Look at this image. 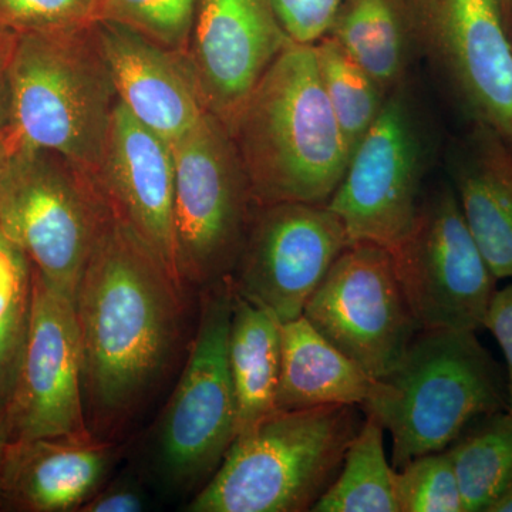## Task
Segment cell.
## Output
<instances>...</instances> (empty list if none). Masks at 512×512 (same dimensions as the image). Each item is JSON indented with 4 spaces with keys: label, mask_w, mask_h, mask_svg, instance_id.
<instances>
[{
    "label": "cell",
    "mask_w": 512,
    "mask_h": 512,
    "mask_svg": "<svg viewBox=\"0 0 512 512\" xmlns=\"http://www.w3.org/2000/svg\"><path fill=\"white\" fill-rule=\"evenodd\" d=\"M184 291L113 212L74 299L84 419L96 439L119 443L170 375Z\"/></svg>",
    "instance_id": "1"
},
{
    "label": "cell",
    "mask_w": 512,
    "mask_h": 512,
    "mask_svg": "<svg viewBox=\"0 0 512 512\" xmlns=\"http://www.w3.org/2000/svg\"><path fill=\"white\" fill-rule=\"evenodd\" d=\"M227 130L256 207L328 204L352 156L320 82L313 45L286 47Z\"/></svg>",
    "instance_id": "2"
},
{
    "label": "cell",
    "mask_w": 512,
    "mask_h": 512,
    "mask_svg": "<svg viewBox=\"0 0 512 512\" xmlns=\"http://www.w3.org/2000/svg\"><path fill=\"white\" fill-rule=\"evenodd\" d=\"M360 406L274 410L239 431L190 512L312 511L362 427Z\"/></svg>",
    "instance_id": "3"
},
{
    "label": "cell",
    "mask_w": 512,
    "mask_h": 512,
    "mask_svg": "<svg viewBox=\"0 0 512 512\" xmlns=\"http://www.w3.org/2000/svg\"><path fill=\"white\" fill-rule=\"evenodd\" d=\"M362 407L392 436V466L447 450L477 420L508 410L507 373L473 330L421 329Z\"/></svg>",
    "instance_id": "4"
},
{
    "label": "cell",
    "mask_w": 512,
    "mask_h": 512,
    "mask_svg": "<svg viewBox=\"0 0 512 512\" xmlns=\"http://www.w3.org/2000/svg\"><path fill=\"white\" fill-rule=\"evenodd\" d=\"M6 72L22 143L55 151L96 178L117 93L94 23L18 36Z\"/></svg>",
    "instance_id": "5"
},
{
    "label": "cell",
    "mask_w": 512,
    "mask_h": 512,
    "mask_svg": "<svg viewBox=\"0 0 512 512\" xmlns=\"http://www.w3.org/2000/svg\"><path fill=\"white\" fill-rule=\"evenodd\" d=\"M111 217L96 178L55 151L22 143L0 171V229L72 299Z\"/></svg>",
    "instance_id": "6"
},
{
    "label": "cell",
    "mask_w": 512,
    "mask_h": 512,
    "mask_svg": "<svg viewBox=\"0 0 512 512\" xmlns=\"http://www.w3.org/2000/svg\"><path fill=\"white\" fill-rule=\"evenodd\" d=\"M234 291L229 278L201 289L200 319L183 375L158 421L153 470L170 494H197L237 437L228 363Z\"/></svg>",
    "instance_id": "7"
},
{
    "label": "cell",
    "mask_w": 512,
    "mask_h": 512,
    "mask_svg": "<svg viewBox=\"0 0 512 512\" xmlns=\"http://www.w3.org/2000/svg\"><path fill=\"white\" fill-rule=\"evenodd\" d=\"M171 148L178 271L202 289L231 275L256 205L234 141L210 111Z\"/></svg>",
    "instance_id": "8"
},
{
    "label": "cell",
    "mask_w": 512,
    "mask_h": 512,
    "mask_svg": "<svg viewBox=\"0 0 512 512\" xmlns=\"http://www.w3.org/2000/svg\"><path fill=\"white\" fill-rule=\"evenodd\" d=\"M433 156L429 121L409 82L387 96L379 117L360 140L332 195L352 244L393 248L409 232Z\"/></svg>",
    "instance_id": "9"
},
{
    "label": "cell",
    "mask_w": 512,
    "mask_h": 512,
    "mask_svg": "<svg viewBox=\"0 0 512 512\" xmlns=\"http://www.w3.org/2000/svg\"><path fill=\"white\" fill-rule=\"evenodd\" d=\"M389 251L420 329L484 328L498 279L447 178L423 191L412 227Z\"/></svg>",
    "instance_id": "10"
},
{
    "label": "cell",
    "mask_w": 512,
    "mask_h": 512,
    "mask_svg": "<svg viewBox=\"0 0 512 512\" xmlns=\"http://www.w3.org/2000/svg\"><path fill=\"white\" fill-rule=\"evenodd\" d=\"M416 50L467 124L512 147V40L498 0H407Z\"/></svg>",
    "instance_id": "11"
},
{
    "label": "cell",
    "mask_w": 512,
    "mask_h": 512,
    "mask_svg": "<svg viewBox=\"0 0 512 512\" xmlns=\"http://www.w3.org/2000/svg\"><path fill=\"white\" fill-rule=\"evenodd\" d=\"M303 316L330 345L376 379L392 372L421 330L392 252L370 242L349 245L338 256Z\"/></svg>",
    "instance_id": "12"
},
{
    "label": "cell",
    "mask_w": 512,
    "mask_h": 512,
    "mask_svg": "<svg viewBox=\"0 0 512 512\" xmlns=\"http://www.w3.org/2000/svg\"><path fill=\"white\" fill-rule=\"evenodd\" d=\"M349 245L348 232L328 205H259L228 276L232 291L289 322L303 315L330 266Z\"/></svg>",
    "instance_id": "13"
},
{
    "label": "cell",
    "mask_w": 512,
    "mask_h": 512,
    "mask_svg": "<svg viewBox=\"0 0 512 512\" xmlns=\"http://www.w3.org/2000/svg\"><path fill=\"white\" fill-rule=\"evenodd\" d=\"M32 275L28 333L5 404L9 440L86 436L74 299Z\"/></svg>",
    "instance_id": "14"
},
{
    "label": "cell",
    "mask_w": 512,
    "mask_h": 512,
    "mask_svg": "<svg viewBox=\"0 0 512 512\" xmlns=\"http://www.w3.org/2000/svg\"><path fill=\"white\" fill-rule=\"evenodd\" d=\"M292 42L272 0H197L187 56L207 110L228 128Z\"/></svg>",
    "instance_id": "15"
},
{
    "label": "cell",
    "mask_w": 512,
    "mask_h": 512,
    "mask_svg": "<svg viewBox=\"0 0 512 512\" xmlns=\"http://www.w3.org/2000/svg\"><path fill=\"white\" fill-rule=\"evenodd\" d=\"M96 180L114 215L143 239L185 289L175 251L173 148L138 123L119 99Z\"/></svg>",
    "instance_id": "16"
},
{
    "label": "cell",
    "mask_w": 512,
    "mask_h": 512,
    "mask_svg": "<svg viewBox=\"0 0 512 512\" xmlns=\"http://www.w3.org/2000/svg\"><path fill=\"white\" fill-rule=\"evenodd\" d=\"M117 99L148 130L171 144L208 113L184 53L165 49L113 22H94Z\"/></svg>",
    "instance_id": "17"
},
{
    "label": "cell",
    "mask_w": 512,
    "mask_h": 512,
    "mask_svg": "<svg viewBox=\"0 0 512 512\" xmlns=\"http://www.w3.org/2000/svg\"><path fill=\"white\" fill-rule=\"evenodd\" d=\"M119 443L86 436L9 440L0 463V503L19 511H80L109 481Z\"/></svg>",
    "instance_id": "18"
},
{
    "label": "cell",
    "mask_w": 512,
    "mask_h": 512,
    "mask_svg": "<svg viewBox=\"0 0 512 512\" xmlns=\"http://www.w3.org/2000/svg\"><path fill=\"white\" fill-rule=\"evenodd\" d=\"M447 180L497 279H512V147L493 128L468 124L446 151Z\"/></svg>",
    "instance_id": "19"
},
{
    "label": "cell",
    "mask_w": 512,
    "mask_h": 512,
    "mask_svg": "<svg viewBox=\"0 0 512 512\" xmlns=\"http://www.w3.org/2000/svg\"><path fill=\"white\" fill-rule=\"evenodd\" d=\"M382 380L370 376L313 328L305 316L282 323V362L276 410L348 404L375 399Z\"/></svg>",
    "instance_id": "20"
},
{
    "label": "cell",
    "mask_w": 512,
    "mask_h": 512,
    "mask_svg": "<svg viewBox=\"0 0 512 512\" xmlns=\"http://www.w3.org/2000/svg\"><path fill=\"white\" fill-rule=\"evenodd\" d=\"M281 362V320L234 293L228 363L237 403V434L276 410Z\"/></svg>",
    "instance_id": "21"
},
{
    "label": "cell",
    "mask_w": 512,
    "mask_h": 512,
    "mask_svg": "<svg viewBox=\"0 0 512 512\" xmlns=\"http://www.w3.org/2000/svg\"><path fill=\"white\" fill-rule=\"evenodd\" d=\"M326 36L387 94L409 82L416 45L407 0H345Z\"/></svg>",
    "instance_id": "22"
},
{
    "label": "cell",
    "mask_w": 512,
    "mask_h": 512,
    "mask_svg": "<svg viewBox=\"0 0 512 512\" xmlns=\"http://www.w3.org/2000/svg\"><path fill=\"white\" fill-rule=\"evenodd\" d=\"M342 468L312 512H400L396 470L384 451V426L366 413Z\"/></svg>",
    "instance_id": "23"
},
{
    "label": "cell",
    "mask_w": 512,
    "mask_h": 512,
    "mask_svg": "<svg viewBox=\"0 0 512 512\" xmlns=\"http://www.w3.org/2000/svg\"><path fill=\"white\" fill-rule=\"evenodd\" d=\"M464 512H488L512 487V413L477 420L447 448Z\"/></svg>",
    "instance_id": "24"
},
{
    "label": "cell",
    "mask_w": 512,
    "mask_h": 512,
    "mask_svg": "<svg viewBox=\"0 0 512 512\" xmlns=\"http://www.w3.org/2000/svg\"><path fill=\"white\" fill-rule=\"evenodd\" d=\"M313 50L323 90L353 153L379 117L389 94L350 59L333 37H322Z\"/></svg>",
    "instance_id": "25"
},
{
    "label": "cell",
    "mask_w": 512,
    "mask_h": 512,
    "mask_svg": "<svg viewBox=\"0 0 512 512\" xmlns=\"http://www.w3.org/2000/svg\"><path fill=\"white\" fill-rule=\"evenodd\" d=\"M28 258L0 229V403L6 404L18 373L32 305Z\"/></svg>",
    "instance_id": "26"
},
{
    "label": "cell",
    "mask_w": 512,
    "mask_h": 512,
    "mask_svg": "<svg viewBox=\"0 0 512 512\" xmlns=\"http://www.w3.org/2000/svg\"><path fill=\"white\" fill-rule=\"evenodd\" d=\"M197 0H99L96 22L126 26L150 42L188 55Z\"/></svg>",
    "instance_id": "27"
},
{
    "label": "cell",
    "mask_w": 512,
    "mask_h": 512,
    "mask_svg": "<svg viewBox=\"0 0 512 512\" xmlns=\"http://www.w3.org/2000/svg\"><path fill=\"white\" fill-rule=\"evenodd\" d=\"M396 494L400 512H464L447 450L423 454L396 470Z\"/></svg>",
    "instance_id": "28"
},
{
    "label": "cell",
    "mask_w": 512,
    "mask_h": 512,
    "mask_svg": "<svg viewBox=\"0 0 512 512\" xmlns=\"http://www.w3.org/2000/svg\"><path fill=\"white\" fill-rule=\"evenodd\" d=\"M99 0H0V26L15 35L64 32L96 22Z\"/></svg>",
    "instance_id": "29"
},
{
    "label": "cell",
    "mask_w": 512,
    "mask_h": 512,
    "mask_svg": "<svg viewBox=\"0 0 512 512\" xmlns=\"http://www.w3.org/2000/svg\"><path fill=\"white\" fill-rule=\"evenodd\" d=\"M345 0H272L286 33L296 43L315 45L328 35Z\"/></svg>",
    "instance_id": "30"
},
{
    "label": "cell",
    "mask_w": 512,
    "mask_h": 512,
    "mask_svg": "<svg viewBox=\"0 0 512 512\" xmlns=\"http://www.w3.org/2000/svg\"><path fill=\"white\" fill-rule=\"evenodd\" d=\"M148 508V495L136 478L107 481L79 512H140Z\"/></svg>",
    "instance_id": "31"
},
{
    "label": "cell",
    "mask_w": 512,
    "mask_h": 512,
    "mask_svg": "<svg viewBox=\"0 0 512 512\" xmlns=\"http://www.w3.org/2000/svg\"><path fill=\"white\" fill-rule=\"evenodd\" d=\"M484 328L493 333L507 362L508 412L512 413V282L495 292Z\"/></svg>",
    "instance_id": "32"
},
{
    "label": "cell",
    "mask_w": 512,
    "mask_h": 512,
    "mask_svg": "<svg viewBox=\"0 0 512 512\" xmlns=\"http://www.w3.org/2000/svg\"><path fill=\"white\" fill-rule=\"evenodd\" d=\"M6 70H0V140L16 133L13 126L12 94Z\"/></svg>",
    "instance_id": "33"
},
{
    "label": "cell",
    "mask_w": 512,
    "mask_h": 512,
    "mask_svg": "<svg viewBox=\"0 0 512 512\" xmlns=\"http://www.w3.org/2000/svg\"><path fill=\"white\" fill-rule=\"evenodd\" d=\"M18 35L0 26V70L8 69Z\"/></svg>",
    "instance_id": "34"
},
{
    "label": "cell",
    "mask_w": 512,
    "mask_h": 512,
    "mask_svg": "<svg viewBox=\"0 0 512 512\" xmlns=\"http://www.w3.org/2000/svg\"><path fill=\"white\" fill-rule=\"evenodd\" d=\"M20 144H22V140H20L18 133L0 140V171L8 163L10 156L18 150Z\"/></svg>",
    "instance_id": "35"
},
{
    "label": "cell",
    "mask_w": 512,
    "mask_h": 512,
    "mask_svg": "<svg viewBox=\"0 0 512 512\" xmlns=\"http://www.w3.org/2000/svg\"><path fill=\"white\" fill-rule=\"evenodd\" d=\"M8 441L9 434L8 426H6L5 404L0 403V463H2L3 453H5Z\"/></svg>",
    "instance_id": "36"
},
{
    "label": "cell",
    "mask_w": 512,
    "mask_h": 512,
    "mask_svg": "<svg viewBox=\"0 0 512 512\" xmlns=\"http://www.w3.org/2000/svg\"><path fill=\"white\" fill-rule=\"evenodd\" d=\"M488 512H512V488L507 491L494 505H491Z\"/></svg>",
    "instance_id": "37"
},
{
    "label": "cell",
    "mask_w": 512,
    "mask_h": 512,
    "mask_svg": "<svg viewBox=\"0 0 512 512\" xmlns=\"http://www.w3.org/2000/svg\"><path fill=\"white\" fill-rule=\"evenodd\" d=\"M498 2H500L501 10H503L505 23H507V26H510V20L512 16V0H498Z\"/></svg>",
    "instance_id": "38"
},
{
    "label": "cell",
    "mask_w": 512,
    "mask_h": 512,
    "mask_svg": "<svg viewBox=\"0 0 512 512\" xmlns=\"http://www.w3.org/2000/svg\"><path fill=\"white\" fill-rule=\"evenodd\" d=\"M508 32H510V37L512 40V16H511V20H510V26H508Z\"/></svg>",
    "instance_id": "39"
},
{
    "label": "cell",
    "mask_w": 512,
    "mask_h": 512,
    "mask_svg": "<svg viewBox=\"0 0 512 512\" xmlns=\"http://www.w3.org/2000/svg\"><path fill=\"white\" fill-rule=\"evenodd\" d=\"M511 488H512V487H511ZM511 488H510V490H511ZM510 490H508V491H510Z\"/></svg>",
    "instance_id": "40"
},
{
    "label": "cell",
    "mask_w": 512,
    "mask_h": 512,
    "mask_svg": "<svg viewBox=\"0 0 512 512\" xmlns=\"http://www.w3.org/2000/svg\"><path fill=\"white\" fill-rule=\"evenodd\" d=\"M0 505H2V503H0Z\"/></svg>",
    "instance_id": "41"
}]
</instances>
